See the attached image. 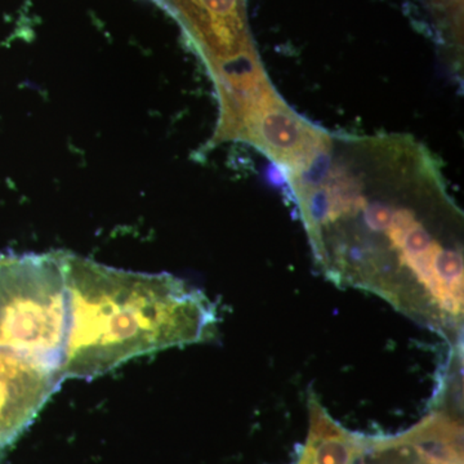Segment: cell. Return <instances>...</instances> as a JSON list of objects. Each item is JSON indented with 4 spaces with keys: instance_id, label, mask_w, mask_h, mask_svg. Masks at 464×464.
<instances>
[{
    "instance_id": "6da1fadb",
    "label": "cell",
    "mask_w": 464,
    "mask_h": 464,
    "mask_svg": "<svg viewBox=\"0 0 464 464\" xmlns=\"http://www.w3.org/2000/svg\"><path fill=\"white\" fill-rule=\"evenodd\" d=\"M317 266L436 329L463 323V215L438 159L408 134L324 136L285 172Z\"/></svg>"
},
{
    "instance_id": "7a4b0ae2",
    "label": "cell",
    "mask_w": 464,
    "mask_h": 464,
    "mask_svg": "<svg viewBox=\"0 0 464 464\" xmlns=\"http://www.w3.org/2000/svg\"><path fill=\"white\" fill-rule=\"evenodd\" d=\"M63 261L70 299L63 380H93L213 331L212 302L179 277L119 270L66 252Z\"/></svg>"
},
{
    "instance_id": "3957f363",
    "label": "cell",
    "mask_w": 464,
    "mask_h": 464,
    "mask_svg": "<svg viewBox=\"0 0 464 464\" xmlns=\"http://www.w3.org/2000/svg\"><path fill=\"white\" fill-rule=\"evenodd\" d=\"M69 328L63 252L0 255V346L63 374Z\"/></svg>"
},
{
    "instance_id": "277c9868",
    "label": "cell",
    "mask_w": 464,
    "mask_h": 464,
    "mask_svg": "<svg viewBox=\"0 0 464 464\" xmlns=\"http://www.w3.org/2000/svg\"><path fill=\"white\" fill-rule=\"evenodd\" d=\"M177 18L212 78L259 61L246 24V0H158Z\"/></svg>"
},
{
    "instance_id": "5b68a950",
    "label": "cell",
    "mask_w": 464,
    "mask_h": 464,
    "mask_svg": "<svg viewBox=\"0 0 464 464\" xmlns=\"http://www.w3.org/2000/svg\"><path fill=\"white\" fill-rule=\"evenodd\" d=\"M63 374L0 346V454L60 389Z\"/></svg>"
}]
</instances>
